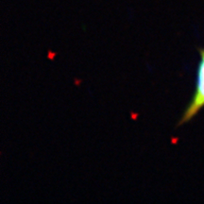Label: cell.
I'll return each mask as SVG.
<instances>
[{"mask_svg": "<svg viewBox=\"0 0 204 204\" xmlns=\"http://www.w3.org/2000/svg\"><path fill=\"white\" fill-rule=\"evenodd\" d=\"M201 60L198 66V81H197V89L195 94L192 98L187 109L185 110L181 121L180 125L188 122L192 119L201 108L204 107V50L201 51Z\"/></svg>", "mask_w": 204, "mask_h": 204, "instance_id": "obj_1", "label": "cell"}]
</instances>
